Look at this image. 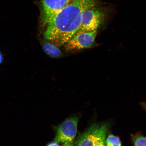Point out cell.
<instances>
[{
  "mask_svg": "<svg viewBox=\"0 0 146 146\" xmlns=\"http://www.w3.org/2000/svg\"><path fill=\"white\" fill-rule=\"evenodd\" d=\"M96 1L73 0L43 24L44 37L56 45H65L79 30L84 12Z\"/></svg>",
  "mask_w": 146,
  "mask_h": 146,
  "instance_id": "obj_1",
  "label": "cell"
},
{
  "mask_svg": "<svg viewBox=\"0 0 146 146\" xmlns=\"http://www.w3.org/2000/svg\"><path fill=\"white\" fill-rule=\"evenodd\" d=\"M109 128L107 123L91 125L78 137L76 142V146H105Z\"/></svg>",
  "mask_w": 146,
  "mask_h": 146,
  "instance_id": "obj_2",
  "label": "cell"
},
{
  "mask_svg": "<svg viewBox=\"0 0 146 146\" xmlns=\"http://www.w3.org/2000/svg\"><path fill=\"white\" fill-rule=\"evenodd\" d=\"M105 15L103 9L94 5L86 9L83 14L81 27L76 34L97 30L104 22Z\"/></svg>",
  "mask_w": 146,
  "mask_h": 146,
  "instance_id": "obj_3",
  "label": "cell"
},
{
  "mask_svg": "<svg viewBox=\"0 0 146 146\" xmlns=\"http://www.w3.org/2000/svg\"><path fill=\"white\" fill-rule=\"evenodd\" d=\"M97 34V30L75 35L65 44L66 50H78L90 48L94 44Z\"/></svg>",
  "mask_w": 146,
  "mask_h": 146,
  "instance_id": "obj_4",
  "label": "cell"
},
{
  "mask_svg": "<svg viewBox=\"0 0 146 146\" xmlns=\"http://www.w3.org/2000/svg\"><path fill=\"white\" fill-rule=\"evenodd\" d=\"M78 120L77 117H73L62 123L58 127L55 141L59 143L72 141L77 133Z\"/></svg>",
  "mask_w": 146,
  "mask_h": 146,
  "instance_id": "obj_5",
  "label": "cell"
},
{
  "mask_svg": "<svg viewBox=\"0 0 146 146\" xmlns=\"http://www.w3.org/2000/svg\"><path fill=\"white\" fill-rule=\"evenodd\" d=\"M73 0H42L41 6L43 24L64 8Z\"/></svg>",
  "mask_w": 146,
  "mask_h": 146,
  "instance_id": "obj_6",
  "label": "cell"
},
{
  "mask_svg": "<svg viewBox=\"0 0 146 146\" xmlns=\"http://www.w3.org/2000/svg\"><path fill=\"white\" fill-rule=\"evenodd\" d=\"M43 47L46 53L51 57L58 58L61 55V50L54 44L49 42H45L43 44Z\"/></svg>",
  "mask_w": 146,
  "mask_h": 146,
  "instance_id": "obj_7",
  "label": "cell"
},
{
  "mask_svg": "<svg viewBox=\"0 0 146 146\" xmlns=\"http://www.w3.org/2000/svg\"><path fill=\"white\" fill-rule=\"evenodd\" d=\"M134 146H146V138L139 134L132 136Z\"/></svg>",
  "mask_w": 146,
  "mask_h": 146,
  "instance_id": "obj_8",
  "label": "cell"
},
{
  "mask_svg": "<svg viewBox=\"0 0 146 146\" xmlns=\"http://www.w3.org/2000/svg\"><path fill=\"white\" fill-rule=\"evenodd\" d=\"M106 146H121V142L117 137L110 135L106 141Z\"/></svg>",
  "mask_w": 146,
  "mask_h": 146,
  "instance_id": "obj_9",
  "label": "cell"
},
{
  "mask_svg": "<svg viewBox=\"0 0 146 146\" xmlns=\"http://www.w3.org/2000/svg\"><path fill=\"white\" fill-rule=\"evenodd\" d=\"M61 146H74L73 142L72 141L64 142V143Z\"/></svg>",
  "mask_w": 146,
  "mask_h": 146,
  "instance_id": "obj_10",
  "label": "cell"
},
{
  "mask_svg": "<svg viewBox=\"0 0 146 146\" xmlns=\"http://www.w3.org/2000/svg\"><path fill=\"white\" fill-rule=\"evenodd\" d=\"M47 146H60L59 143L56 141L51 142L48 144Z\"/></svg>",
  "mask_w": 146,
  "mask_h": 146,
  "instance_id": "obj_11",
  "label": "cell"
},
{
  "mask_svg": "<svg viewBox=\"0 0 146 146\" xmlns=\"http://www.w3.org/2000/svg\"><path fill=\"white\" fill-rule=\"evenodd\" d=\"M4 60V56L2 53L0 51V65L3 63Z\"/></svg>",
  "mask_w": 146,
  "mask_h": 146,
  "instance_id": "obj_12",
  "label": "cell"
}]
</instances>
